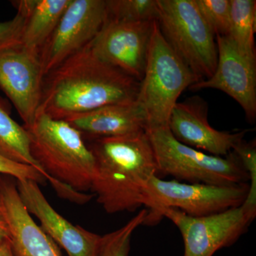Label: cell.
Wrapping results in <instances>:
<instances>
[{
	"mask_svg": "<svg viewBox=\"0 0 256 256\" xmlns=\"http://www.w3.org/2000/svg\"><path fill=\"white\" fill-rule=\"evenodd\" d=\"M140 82L96 57L88 44L44 78L38 112L60 120L136 100Z\"/></svg>",
	"mask_w": 256,
	"mask_h": 256,
	"instance_id": "1",
	"label": "cell"
},
{
	"mask_svg": "<svg viewBox=\"0 0 256 256\" xmlns=\"http://www.w3.org/2000/svg\"><path fill=\"white\" fill-rule=\"evenodd\" d=\"M89 141L96 163L90 190L104 210L116 214L143 206L146 184L152 176H158L146 131Z\"/></svg>",
	"mask_w": 256,
	"mask_h": 256,
	"instance_id": "2",
	"label": "cell"
},
{
	"mask_svg": "<svg viewBox=\"0 0 256 256\" xmlns=\"http://www.w3.org/2000/svg\"><path fill=\"white\" fill-rule=\"evenodd\" d=\"M26 130L32 156L52 180L58 196L75 203L80 198L78 192L90 190L95 159L78 130L41 112Z\"/></svg>",
	"mask_w": 256,
	"mask_h": 256,
	"instance_id": "3",
	"label": "cell"
},
{
	"mask_svg": "<svg viewBox=\"0 0 256 256\" xmlns=\"http://www.w3.org/2000/svg\"><path fill=\"white\" fill-rule=\"evenodd\" d=\"M198 82L165 40L156 21L136 98L146 114V130L168 127L170 114L180 96Z\"/></svg>",
	"mask_w": 256,
	"mask_h": 256,
	"instance_id": "4",
	"label": "cell"
},
{
	"mask_svg": "<svg viewBox=\"0 0 256 256\" xmlns=\"http://www.w3.org/2000/svg\"><path fill=\"white\" fill-rule=\"evenodd\" d=\"M146 131L156 156L158 176L218 186L249 182L246 171L233 152L224 156L207 154L178 142L168 127Z\"/></svg>",
	"mask_w": 256,
	"mask_h": 256,
	"instance_id": "5",
	"label": "cell"
},
{
	"mask_svg": "<svg viewBox=\"0 0 256 256\" xmlns=\"http://www.w3.org/2000/svg\"><path fill=\"white\" fill-rule=\"evenodd\" d=\"M248 183L218 185L163 180L152 176L144 190L143 206L148 215L144 225H156L160 214L175 208L194 217L206 216L240 206L248 193Z\"/></svg>",
	"mask_w": 256,
	"mask_h": 256,
	"instance_id": "6",
	"label": "cell"
},
{
	"mask_svg": "<svg viewBox=\"0 0 256 256\" xmlns=\"http://www.w3.org/2000/svg\"><path fill=\"white\" fill-rule=\"evenodd\" d=\"M158 6L165 40L200 82L210 78L218 62L216 36L194 0H158Z\"/></svg>",
	"mask_w": 256,
	"mask_h": 256,
	"instance_id": "7",
	"label": "cell"
},
{
	"mask_svg": "<svg viewBox=\"0 0 256 256\" xmlns=\"http://www.w3.org/2000/svg\"><path fill=\"white\" fill-rule=\"evenodd\" d=\"M160 216L171 220L181 233L183 256H213L235 244L256 216L242 204L206 216H190L175 208H166Z\"/></svg>",
	"mask_w": 256,
	"mask_h": 256,
	"instance_id": "8",
	"label": "cell"
},
{
	"mask_svg": "<svg viewBox=\"0 0 256 256\" xmlns=\"http://www.w3.org/2000/svg\"><path fill=\"white\" fill-rule=\"evenodd\" d=\"M106 18V0H70L38 56L44 76L89 44Z\"/></svg>",
	"mask_w": 256,
	"mask_h": 256,
	"instance_id": "9",
	"label": "cell"
},
{
	"mask_svg": "<svg viewBox=\"0 0 256 256\" xmlns=\"http://www.w3.org/2000/svg\"><path fill=\"white\" fill-rule=\"evenodd\" d=\"M156 21H107L88 44L96 57L140 82Z\"/></svg>",
	"mask_w": 256,
	"mask_h": 256,
	"instance_id": "10",
	"label": "cell"
},
{
	"mask_svg": "<svg viewBox=\"0 0 256 256\" xmlns=\"http://www.w3.org/2000/svg\"><path fill=\"white\" fill-rule=\"evenodd\" d=\"M44 75L38 56L18 44L0 50V90L12 102L25 129L34 124Z\"/></svg>",
	"mask_w": 256,
	"mask_h": 256,
	"instance_id": "11",
	"label": "cell"
},
{
	"mask_svg": "<svg viewBox=\"0 0 256 256\" xmlns=\"http://www.w3.org/2000/svg\"><path fill=\"white\" fill-rule=\"evenodd\" d=\"M218 62L212 76L193 84L190 90L216 89L234 99L249 122L256 119V60L242 54L228 36H216Z\"/></svg>",
	"mask_w": 256,
	"mask_h": 256,
	"instance_id": "12",
	"label": "cell"
},
{
	"mask_svg": "<svg viewBox=\"0 0 256 256\" xmlns=\"http://www.w3.org/2000/svg\"><path fill=\"white\" fill-rule=\"evenodd\" d=\"M208 104L200 96L178 102L170 114L168 128L173 137L185 146L212 156H228L244 141L248 130H217L208 122Z\"/></svg>",
	"mask_w": 256,
	"mask_h": 256,
	"instance_id": "13",
	"label": "cell"
},
{
	"mask_svg": "<svg viewBox=\"0 0 256 256\" xmlns=\"http://www.w3.org/2000/svg\"><path fill=\"white\" fill-rule=\"evenodd\" d=\"M16 188L28 212L40 220L42 230L66 252L68 256H99L102 236L75 226L60 215L47 201L38 184L16 180Z\"/></svg>",
	"mask_w": 256,
	"mask_h": 256,
	"instance_id": "14",
	"label": "cell"
},
{
	"mask_svg": "<svg viewBox=\"0 0 256 256\" xmlns=\"http://www.w3.org/2000/svg\"><path fill=\"white\" fill-rule=\"evenodd\" d=\"M14 178L0 174V193L9 224L13 256H62L57 244L35 223L24 206Z\"/></svg>",
	"mask_w": 256,
	"mask_h": 256,
	"instance_id": "15",
	"label": "cell"
},
{
	"mask_svg": "<svg viewBox=\"0 0 256 256\" xmlns=\"http://www.w3.org/2000/svg\"><path fill=\"white\" fill-rule=\"evenodd\" d=\"M88 140L120 137L146 130V119L137 101L112 104L67 120Z\"/></svg>",
	"mask_w": 256,
	"mask_h": 256,
	"instance_id": "16",
	"label": "cell"
},
{
	"mask_svg": "<svg viewBox=\"0 0 256 256\" xmlns=\"http://www.w3.org/2000/svg\"><path fill=\"white\" fill-rule=\"evenodd\" d=\"M70 2V0L12 2L16 12H21L25 18L21 44L38 56Z\"/></svg>",
	"mask_w": 256,
	"mask_h": 256,
	"instance_id": "17",
	"label": "cell"
},
{
	"mask_svg": "<svg viewBox=\"0 0 256 256\" xmlns=\"http://www.w3.org/2000/svg\"><path fill=\"white\" fill-rule=\"evenodd\" d=\"M0 154L15 162L33 166L46 181L52 180L35 161L30 151L28 131L12 118L10 110L0 98Z\"/></svg>",
	"mask_w": 256,
	"mask_h": 256,
	"instance_id": "18",
	"label": "cell"
},
{
	"mask_svg": "<svg viewBox=\"0 0 256 256\" xmlns=\"http://www.w3.org/2000/svg\"><path fill=\"white\" fill-rule=\"evenodd\" d=\"M256 0H230L228 36L242 54L254 60H256Z\"/></svg>",
	"mask_w": 256,
	"mask_h": 256,
	"instance_id": "19",
	"label": "cell"
},
{
	"mask_svg": "<svg viewBox=\"0 0 256 256\" xmlns=\"http://www.w3.org/2000/svg\"><path fill=\"white\" fill-rule=\"evenodd\" d=\"M107 21H156L158 0H106Z\"/></svg>",
	"mask_w": 256,
	"mask_h": 256,
	"instance_id": "20",
	"label": "cell"
},
{
	"mask_svg": "<svg viewBox=\"0 0 256 256\" xmlns=\"http://www.w3.org/2000/svg\"><path fill=\"white\" fill-rule=\"evenodd\" d=\"M146 215L148 210L144 208L124 226L102 236L99 256H129L133 234L138 227L144 225Z\"/></svg>",
	"mask_w": 256,
	"mask_h": 256,
	"instance_id": "21",
	"label": "cell"
},
{
	"mask_svg": "<svg viewBox=\"0 0 256 256\" xmlns=\"http://www.w3.org/2000/svg\"><path fill=\"white\" fill-rule=\"evenodd\" d=\"M197 8L215 36H228L230 0H194Z\"/></svg>",
	"mask_w": 256,
	"mask_h": 256,
	"instance_id": "22",
	"label": "cell"
},
{
	"mask_svg": "<svg viewBox=\"0 0 256 256\" xmlns=\"http://www.w3.org/2000/svg\"><path fill=\"white\" fill-rule=\"evenodd\" d=\"M233 152L236 154L249 178L248 193L242 206L256 215V141L246 143L242 141Z\"/></svg>",
	"mask_w": 256,
	"mask_h": 256,
	"instance_id": "23",
	"label": "cell"
},
{
	"mask_svg": "<svg viewBox=\"0 0 256 256\" xmlns=\"http://www.w3.org/2000/svg\"><path fill=\"white\" fill-rule=\"evenodd\" d=\"M24 24V16L20 12L12 20L0 22V50L21 44Z\"/></svg>",
	"mask_w": 256,
	"mask_h": 256,
	"instance_id": "24",
	"label": "cell"
},
{
	"mask_svg": "<svg viewBox=\"0 0 256 256\" xmlns=\"http://www.w3.org/2000/svg\"><path fill=\"white\" fill-rule=\"evenodd\" d=\"M0 174L8 175L16 180H30L44 184L46 178L32 166L12 161L0 154Z\"/></svg>",
	"mask_w": 256,
	"mask_h": 256,
	"instance_id": "25",
	"label": "cell"
},
{
	"mask_svg": "<svg viewBox=\"0 0 256 256\" xmlns=\"http://www.w3.org/2000/svg\"><path fill=\"white\" fill-rule=\"evenodd\" d=\"M10 238V228L2 196L0 193V240Z\"/></svg>",
	"mask_w": 256,
	"mask_h": 256,
	"instance_id": "26",
	"label": "cell"
},
{
	"mask_svg": "<svg viewBox=\"0 0 256 256\" xmlns=\"http://www.w3.org/2000/svg\"><path fill=\"white\" fill-rule=\"evenodd\" d=\"M0 256H13L10 238L0 240Z\"/></svg>",
	"mask_w": 256,
	"mask_h": 256,
	"instance_id": "27",
	"label": "cell"
}]
</instances>
